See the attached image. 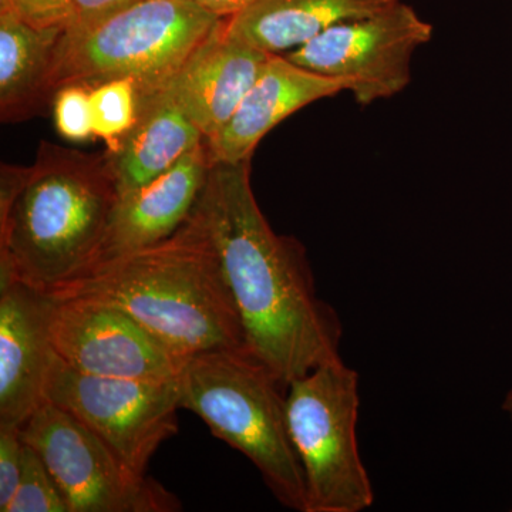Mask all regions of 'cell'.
Instances as JSON below:
<instances>
[{
	"mask_svg": "<svg viewBox=\"0 0 512 512\" xmlns=\"http://www.w3.org/2000/svg\"><path fill=\"white\" fill-rule=\"evenodd\" d=\"M22 439L45 461L70 512H174L173 493L140 476L86 424L45 402L20 427Z\"/></svg>",
	"mask_w": 512,
	"mask_h": 512,
	"instance_id": "cell-7",
	"label": "cell"
},
{
	"mask_svg": "<svg viewBox=\"0 0 512 512\" xmlns=\"http://www.w3.org/2000/svg\"><path fill=\"white\" fill-rule=\"evenodd\" d=\"M271 56L229 35L224 18L165 90L208 140L228 123Z\"/></svg>",
	"mask_w": 512,
	"mask_h": 512,
	"instance_id": "cell-13",
	"label": "cell"
},
{
	"mask_svg": "<svg viewBox=\"0 0 512 512\" xmlns=\"http://www.w3.org/2000/svg\"><path fill=\"white\" fill-rule=\"evenodd\" d=\"M47 295L117 306L187 357L247 349L220 259L194 214L163 241L99 262Z\"/></svg>",
	"mask_w": 512,
	"mask_h": 512,
	"instance_id": "cell-3",
	"label": "cell"
},
{
	"mask_svg": "<svg viewBox=\"0 0 512 512\" xmlns=\"http://www.w3.org/2000/svg\"><path fill=\"white\" fill-rule=\"evenodd\" d=\"M197 2L218 18H232L254 5L256 0H197Z\"/></svg>",
	"mask_w": 512,
	"mask_h": 512,
	"instance_id": "cell-24",
	"label": "cell"
},
{
	"mask_svg": "<svg viewBox=\"0 0 512 512\" xmlns=\"http://www.w3.org/2000/svg\"><path fill=\"white\" fill-rule=\"evenodd\" d=\"M53 305L52 296L22 282L0 289V424L22 427L45 403L57 357Z\"/></svg>",
	"mask_w": 512,
	"mask_h": 512,
	"instance_id": "cell-11",
	"label": "cell"
},
{
	"mask_svg": "<svg viewBox=\"0 0 512 512\" xmlns=\"http://www.w3.org/2000/svg\"><path fill=\"white\" fill-rule=\"evenodd\" d=\"M431 23L406 0L349 20L285 53L289 62L342 80L359 106L392 99L412 82V60L433 37Z\"/></svg>",
	"mask_w": 512,
	"mask_h": 512,
	"instance_id": "cell-8",
	"label": "cell"
},
{
	"mask_svg": "<svg viewBox=\"0 0 512 512\" xmlns=\"http://www.w3.org/2000/svg\"><path fill=\"white\" fill-rule=\"evenodd\" d=\"M212 164L205 138L167 173L119 195L93 265L150 247L173 235L194 211Z\"/></svg>",
	"mask_w": 512,
	"mask_h": 512,
	"instance_id": "cell-12",
	"label": "cell"
},
{
	"mask_svg": "<svg viewBox=\"0 0 512 512\" xmlns=\"http://www.w3.org/2000/svg\"><path fill=\"white\" fill-rule=\"evenodd\" d=\"M205 140L167 90L141 103L136 126L109 157L119 195L156 180Z\"/></svg>",
	"mask_w": 512,
	"mask_h": 512,
	"instance_id": "cell-15",
	"label": "cell"
},
{
	"mask_svg": "<svg viewBox=\"0 0 512 512\" xmlns=\"http://www.w3.org/2000/svg\"><path fill=\"white\" fill-rule=\"evenodd\" d=\"M0 9L9 10L35 28L64 29L72 15L73 0H0Z\"/></svg>",
	"mask_w": 512,
	"mask_h": 512,
	"instance_id": "cell-22",
	"label": "cell"
},
{
	"mask_svg": "<svg viewBox=\"0 0 512 512\" xmlns=\"http://www.w3.org/2000/svg\"><path fill=\"white\" fill-rule=\"evenodd\" d=\"M63 29H40L0 9V119H32L50 103L49 79Z\"/></svg>",
	"mask_w": 512,
	"mask_h": 512,
	"instance_id": "cell-17",
	"label": "cell"
},
{
	"mask_svg": "<svg viewBox=\"0 0 512 512\" xmlns=\"http://www.w3.org/2000/svg\"><path fill=\"white\" fill-rule=\"evenodd\" d=\"M221 19L197 0H140L89 28L62 32L49 94L130 77L143 100L160 93ZM52 103V101H50Z\"/></svg>",
	"mask_w": 512,
	"mask_h": 512,
	"instance_id": "cell-5",
	"label": "cell"
},
{
	"mask_svg": "<svg viewBox=\"0 0 512 512\" xmlns=\"http://www.w3.org/2000/svg\"><path fill=\"white\" fill-rule=\"evenodd\" d=\"M90 92L86 84H66L53 94V120L66 140L82 143L94 137Z\"/></svg>",
	"mask_w": 512,
	"mask_h": 512,
	"instance_id": "cell-20",
	"label": "cell"
},
{
	"mask_svg": "<svg viewBox=\"0 0 512 512\" xmlns=\"http://www.w3.org/2000/svg\"><path fill=\"white\" fill-rule=\"evenodd\" d=\"M503 410L508 414V416H510V419L512 420V386L511 389L508 390L507 394H505Z\"/></svg>",
	"mask_w": 512,
	"mask_h": 512,
	"instance_id": "cell-25",
	"label": "cell"
},
{
	"mask_svg": "<svg viewBox=\"0 0 512 512\" xmlns=\"http://www.w3.org/2000/svg\"><path fill=\"white\" fill-rule=\"evenodd\" d=\"M140 0H73L72 15L63 32H76L89 28L107 16L133 5Z\"/></svg>",
	"mask_w": 512,
	"mask_h": 512,
	"instance_id": "cell-23",
	"label": "cell"
},
{
	"mask_svg": "<svg viewBox=\"0 0 512 512\" xmlns=\"http://www.w3.org/2000/svg\"><path fill=\"white\" fill-rule=\"evenodd\" d=\"M192 214L220 259L245 343L288 390L339 359L338 312L319 298L302 242L276 234L251 185V161L212 164Z\"/></svg>",
	"mask_w": 512,
	"mask_h": 512,
	"instance_id": "cell-1",
	"label": "cell"
},
{
	"mask_svg": "<svg viewBox=\"0 0 512 512\" xmlns=\"http://www.w3.org/2000/svg\"><path fill=\"white\" fill-rule=\"evenodd\" d=\"M359 375L342 357L286 390V419L305 474L306 512H363L375 503L357 444Z\"/></svg>",
	"mask_w": 512,
	"mask_h": 512,
	"instance_id": "cell-6",
	"label": "cell"
},
{
	"mask_svg": "<svg viewBox=\"0 0 512 512\" xmlns=\"http://www.w3.org/2000/svg\"><path fill=\"white\" fill-rule=\"evenodd\" d=\"M6 512H70L55 477L28 443L23 450L19 485Z\"/></svg>",
	"mask_w": 512,
	"mask_h": 512,
	"instance_id": "cell-19",
	"label": "cell"
},
{
	"mask_svg": "<svg viewBox=\"0 0 512 512\" xmlns=\"http://www.w3.org/2000/svg\"><path fill=\"white\" fill-rule=\"evenodd\" d=\"M346 92L345 83L272 55L228 123L208 138L214 163L251 161L262 138L296 111Z\"/></svg>",
	"mask_w": 512,
	"mask_h": 512,
	"instance_id": "cell-14",
	"label": "cell"
},
{
	"mask_svg": "<svg viewBox=\"0 0 512 512\" xmlns=\"http://www.w3.org/2000/svg\"><path fill=\"white\" fill-rule=\"evenodd\" d=\"M119 200L107 154L42 141L35 164L0 167V289L50 293L96 262Z\"/></svg>",
	"mask_w": 512,
	"mask_h": 512,
	"instance_id": "cell-2",
	"label": "cell"
},
{
	"mask_svg": "<svg viewBox=\"0 0 512 512\" xmlns=\"http://www.w3.org/2000/svg\"><path fill=\"white\" fill-rule=\"evenodd\" d=\"M181 409L251 461L276 500L306 512L305 474L286 419V389L248 349L211 350L188 360Z\"/></svg>",
	"mask_w": 512,
	"mask_h": 512,
	"instance_id": "cell-4",
	"label": "cell"
},
{
	"mask_svg": "<svg viewBox=\"0 0 512 512\" xmlns=\"http://www.w3.org/2000/svg\"><path fill=\"white\" fill-rule=\"evenodd\" d=\"M400 0H256L225 18L229 35L269 53L285 55L333 26L373 15Z\"/></svg>",
	"mask_w": 512,
	"mask_h": 512,
	"instance_id": "cell-16",
	"label": "cell"
},
{
	"mask_svg": "<svg viewBox=\"0 0 512 512\" xmlns=\"http://www.w3.org/2000/svg\"><path fill=\"white\" fill-rule=\"evenodd\" d=\"M90 89L94 137L107 144V153H113L136 126L143 96L130 77L107 80Z\"/></svg>",
	"mask_w": 512,
	"mask_h": 512,
	"instance_id": "cell-18",
	"label": "cell"
},
{
	"mask_svg": "<svg viewBox=\"0 0 512 512\" xmlns=\"http://www.w3.org/2000/svg\"><path fill=\"white\" fill-rule=\"evenodd\" d=\"M25 441L20 427L0 424V512L8 510L22 473Z\"/></svg>",
	"mask_w": 512,
	"mask_h": 512,
	"instance_id": "cell-21",
	"label": "cell"
},
{
	"mask_svg": "<svg viewBox=\"0 0 512 512\" xmlns=\"http://www.w3.org/2000/svg\"><path fill=\"white\" fill-rule=\"evenodd\" d=\"M53 299V348L77 372L144 382H173L183 375L191 357L123 309L94 299Z\"/></svg>",
	"mask_w": 512,
	"mask_h": 512,
	"instance_id": "cell-10",
	"label": "cell"
},
{
	"mask_svg": "<svg viewBox=\"0 0 512 512\" xmlns=\"http://www.w3.org/2000/svg\"><path fill=\"white\" fill-rule=\"evenodd\" d=\"M45 402L73 414L131 470L146 476L158 447L178 433L180 379L144 382L84 375L57 356Z\"/></svg>",
	"mask_w": 512,
	"mask_h": 512,
	"instance_id": "cell-9",
	"label": "cell"
}]
</instances>
